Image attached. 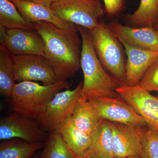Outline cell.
Here are the masks:
<instances>
[{
	"label": "cell",
	"instance_id": "484cf974",
	"mask_svg": "<svg viewBox=\"0 0 158 158\" xmlns=\"http://www.w3.org/2000/svg\"><path fill=\"white\" fill-rule=\"evenodd\" d=\"M105 11L109 16H114L122 11L124 7V0H103Z\"/></svg>",
	"mask_w": 158,
	"mask_h": 158
},
{
	"label": "cell",
	"instance_id": "f546056e",
	"mask_svg": "<svg viewBox=\"0 0 158 158\" xmlns=\"http://www.w3.org/2000/svg\"><path fill=\"white\" fill-rule=\"evenodd\" d=\"M113 158H141L140 156L139 155H135L125 157L122 158H117V157H114Z\"/></svg>",
	"mask_w": 158,
	"mask_h": 158
},
{
	"label": "cell",
	"instance_id": "ffe728a7",
	"mask_svg": "<svg viewBox=\"0 0 158 158\" xmlns=\"http://www.w3.org/2000/svg\"><path fill=\"white\" fill-rule=\"evenodd\" d=\"M0 26L8 29L35 31L34 23L23 17L10 0H0Z\"/></svg>",
	"mask_w": 158,
	"mask_h": 158
},
{
	"label": "cell",
	"instance_id": "7c38bea8",
	"mask_svg": "<svg viewBox=\"0 0 158 158\" xmlns=\"http://www.w3.org/2000/svg\"><path fill=\"white\" fill-rule=\"evenodd\" d=\"M110 123L113 131L114 157L139 155L142 147L143 127Z\"/></svg>",
	"mask_w": 158,
	"mask_h": 158
},
{
	"label": "cell",
	"instance_id": "e0dca14e",
	"mask_svg": "<svg viewBox=\"0 0 158 158\" xmlns=\"http://www.w3.org/2000/svg\"><path fill=\"white\" fill-rule=\"evenodd\" d=\"M71 118L77 127L92 138L101 118L90 102L82 96L77 102Z\"/></svg>",
	"mask_w": 158,
	"mask_h": 158
},
{
	"label": "cell",
	"instance_id": "4316f807",
	"mask_svg": "<svg viewBox=\"0 0 158 158\" xmlns=\"http://www.w3.org/2000/svg\"><path fill=\"white\" fill-rule=\"evenodd\" d=\"M23 1L37 3V4H41L44 6L51 7L53 3L58 0H23Z\"/></svg>",
	"mask_w": 158,
	"mask_h": 158
},
{
	"label": "cell",
	"instance_id": "52a82bcc",
	"mask_svg": "<svg viewBox=\"0 0 158 158\" xmlns=\"http://www.w3.org/2000/svg\"><path fill=\"white\" fill-rule=\"evenodd\" d=\"M12 58L15 81H40L51 85L60 81L42 56L12 55Z\"/></svg>",
	"mask_w": 158,
	"mask_h": 158
},
{
	"label": "cell",
	"instance_id": "277c9868",
	"mask_svg": "<svg viewBox=\"0 0 158 158\" xmlns=\"http://www.w3.org/2000/svg\"><path fill=\"white\" fill-rule=\"evenodd\" d=\"M90 31L94 50L102 65L121 87L125 86L127 60L123 45L104 23H100Z\"/></svg>",
	"mask_w": 158,
	"mask_h": 158
},
{
	"label": "cell",
	"instance_id": "7402d4cb",
	"mask_svg": "<svg viewBox=\"0 0 158 158\" xmlns=\"http://www.w3.org/2000/svg\"><path fill=\"white\" fill-rule=\"evenodd\" d=\"M12 55L5 46L0 45V92L9 98L15 85Z\"/></svg>",
	"mask_w": 158,
	"mask_h": 158
},
{
	"label": "cell",
	"instance_id": "8992f818",
	"mask_svg": "<svg viewBox=\"0 0 158 158\" xmlns=\"http://www.w3.org/2000/svg\"><path fill=\"white\" fill-rule=\"evenodd\" d=\"M83 82L73 90L67 89L57 93L36 119L40 127L49 133L59 131L72 114L81 96Z\"/></svg>",
	"mask_w": 158,
	"mask_h": 158
},
{
	"label": "cell",
	"instance_id": "9a60e30c",
	"mask_svg": "<svg viewBox=\"0 0 158 158\" xmlns=\"http://www.w3.org/2000/svg\"><path fill=\"white\" fill-rule=\"evenodd\" d=\"M20 13L29 22L40 21L52 23L62 29H70L76 25L59 19L54 14L51 7L23 0H10Z\"/></svg>",
	"mask_w": 158,
	"mask_h": 158
},
{
	"label": "cell",
	"instance_id": "4fadbf2b",
	"mask_svg": "<svg viewBox=\"0 0 158 158\" xmlns=\"http://www.w3.org/2000/svg\"><path fill=\"white\" fill-rule=\"evenodd\" d=\"M107 26L120 42L147 50L158 51V33L153 27H133L115 22Z\"/></svg>",
	"mask_w": 158,
	"mask_h": 158
},
{
	"label": "cell",
	"instance_id": "4dcf8cb0",
	"mask_svg": "<svg viewBox=\"0 0 158 158\" xmlns=\"http://www.w3.org/2000/svg\"><path fill=\"white\" fill-rule=\"evenodd\" d=\"M34 158H42L40 156V157H35Z\"/></svg>",
	"mask_w": 158,
	"mask_h": 158
},
{
	"label": "cell",
	"instance_id": "8fae6325",
	"mask_svg": "<svg viewBox=\"0 0 158 158\" xmlns=\"http://www.w3.org/2000/svg\"><path fill=\"white\" fill-rule=\"evenodd\" d=\"M116 92L158 133V97L138 85L122 86L116 89Z\"/></svg>",
	"mask_w": 158,
	"mask_h": 158
},
{
	"label": "cell",
	"instance_id": "9c48e42d",
	"mask_svg": "<svg viewBox=\"0 0 158 158\" xmlns=\"http://www.w3.org/2000/svg\"><path fill=\"white\" fill-rule=\"evenodd\" d=\"M101 118L113 122L135 126L147 123L132 107L121 97H101L88 101Z\"/></svg>",
	"mask_w": 158,
	"mask_h": 158
},
{
	"label": "cell",
	"instance_id": "cb8c5ba5",
	"mask_svg": "<svg viewBox=\"0 0 158 158\" xmlns=\"http://www.w3.org/2000/svg\"><path fill=\"white\" fill-rule=\"evenodd\" d=\"M141 158H158V133L147 124L142 129Z\"/></svg>",
	"mask_w": 158,
	"mask_h": 158
},
{
	"label": "cell",
	"instance_id": "ac0fdd59",
	"mask_svg": "<svg viewBox=\"0 0 158 158\" xmlns=\"http://www.w3.org/2000/svg\"><path fill=\"white\" fill-rule=\"evenodd\" d=\"M92 158H113V134L110 121L101 118L93 137L88 156Z\"/></svg>",
	"mask_w": 158,
	"mask_h": 158
},
{
	"label": "cell",
	"instance_id": "44dd1931",
	"mask_svg": "<svg viewBox=\"0 0 158 158\" xmlns=\"http://www.w3.org/2000/svg\"><path fill=\"white\" fill-rule=\"evenodd\" d=\"M42 142L31 144L18 138L0 143V158H31L42 147Z\"/></svg>",
	"mask_w": 158,
	"mask_h": 158
},
{
	"label": "cell",
	"instance_id": "83f0119b",
	"mask_svg": "<svg viewBox=\"0 0 158 158\" xmlns=\"http://www.w3.org/2000/svg\"><path fill=\"white\" fill-rule=\"evenodd\" d=\"M152 27L158 33V15Z\"/></svg>",
	"mask_w": 158,
	"mask_h": 158
},
{
	"label": "cell",
	"instance_id": "7a4b0ae2",
	"mask_svg": "<svg viewBox=\"0 0 158 158\" xmlns=\"http://www.w3.org/2000/svg\"><path fill=\"white\" fill-rule=\"evenodd\" d=\"M77 27L82 42L81 68L84 81L81 96L88 101L101 97H118L120 95L116 89L121 86L99 60L92 44L91 32L84 27Z\"/></svg>",
	"mask_w": 158,
	"mask_h": 158
},
{
	"label": "cell",
	"instance_id": "5b68a950",
	"mask_svg": "<svg viewBox=\"0 0 158 158\" xmlns=\"http://www.w3.org/2000/svg\"><path fill=\"white\" fill-rule=\"evenodd\" d=\"M59 19L91 31L105 13L100 0H58L51 6Z\"/></svg>",
	"mask_w": 158,
	"mask_h": 158
},
{
	"label": "cell",
	"instance_id": "2e32d148",
	"mask_svg": "<svg viewBox=\"0 0 158 158\" xmlns=\"http://www.w3.org/2000/svg\"><path fill=\"white\" fill-rule=\"evenodd\" d=\"M59 131L71 150L81 156L88 155L93 144V138L77 127L71 116Z\"/></svg>",
	"mask_w": 158,
	"mask_h": 158
},
{
	"label": "cell",
	"instance_id": "6da1fadb",
	"mask_svg": "<svg viewBox=\"0 0 158 158\" xmlns=\"http://www.w3.org/2000/svg\"><path fill=\"white\" fill-rule=\"evenodd\" d=\"M43 41L44 57L60 81H66L81 67L82 39L77 26L62 29L52 23H34Z\"/></svg>",
	"mask_w": 158,
	"mask_h": 158
},
{
	"label": "cell",
	"instance_id": "d6986e66",
	"mask_svg": "<svg viewBox=\"0 0 158 158\" xmlns=\"http://www.w3.org/2000/svg\"><path fill=\"white\" fill-rule=\"evenodd\" d=\"M158 15V0H140L138 9L126 15L125 19L130 27H152Z\"/></svg>",
	"mask_w": 158,
	"mask_h": 158
},
{
	"label": "cell",
	"instance_id": "d4e9b609",
	"mask_svg": "<svg viewBox=\"0 0 158 158\" xmlns=\"http://www.w3.org/2000/svg\"><path fill=\"white\" fill-rule=\"evenodd\" d=\"M138 86L150 92H158V57L145 72Z\"/></svg>",
	"mask_w": 158,
	"mask_h": 158
},
{
	"label": "cell",
	"instance_id": "5bb4252c",
	"mask_svg": "<svg viewBox=\"0 0 158 158\" xmlns=\"http://www.w3.org/2000/svg\"><path fill=\"white\" fill-rule=\"evenodd\" d=\"M121 43L127 57L125 86H137L148 69L158 58V51L147 50Z\"/></svg>",
	"mask_w": 158,
	"mask_h": 158
},
{
	"label": "cell",
	"instance_id": "30bf717a",
	"mask_svg": "<svg viewBox=\"0 0 158 158\" xmlns=\"http://www.w3.org/2000/svg\"><path fill=\"white\" fill-rule=\"evenodd\" d=\"M1 42L14 56H44L43 41L37 32L22 29H8L0 26Z\"/></svg>",
	"mask_w": 158,
	"mask_h": 158
},
{
	"label": "cell",
	"instance_id": "f1b7e54d",
	"mask_svg": "<svg viewBox=\"0 0 158 158\" xmlns=\"http://www.w3.org/2000/svg\"><path fill=\"white\" fill-rule=\"evenodd\" d=\"M74 153V152H73ZM73 158H92L89 156H79L77 155L74 153V157Z\"/></svg>",
	"mask_w": 158,
	"mask_h": 158
},
{
	"label": "cell",
	"instance_id": "603a6c76",
	"mask_svg": "<svg viewBox=\"0 0 158 158\" xmlns=\"http://www.w3.org/2000/svg\"><path fill=\"white\" fill-rule=\"evenodd\" d=\"M40 156L42 158H73L74 153L59 131L50 133Z\"/></svg>",
	"mask_w": 158,
	"mask_h": 158
},
{
	"label": "cell",
	"instance_id": "3957f363",
	"mask_svg": "<svg viewBox=\"0 0 158 158\" xmlns=\"http://www.w3.org/2000/svg\"><path fill=\"white\" fill-rule=\"evenodd\" d=\"M70 86L67 81L51 85L30 81L19 82L15 85L8 102L15 113L36 119L57 93Z\"/></svg>",
	"mask_w": 158,
	"mask_h": 158
},
{
	"label": "cell",
	"instance_id": "ba28073f",
	"mask_svg": "<svg viewBox=\"0 0 158 158\" xmlns=\"http://www.w3.org/2000/svg\"><path fill=\"white\" fill-rule=\"evenodd\" d=\"M44 131L36 119L16 113L4 116L0 120V140L18 138L31 144L42 142Z\"/></svg>",
	"mask_w": 158,
	"mask_h": 158
}]
</instances>
